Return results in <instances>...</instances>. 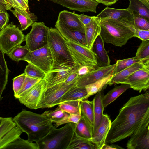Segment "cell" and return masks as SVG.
I'll return each mask as SVG.
<instances>
[{
    "label": "cell",
    "mask_w": 149,
    "mask_h": 149,
    "mask_svg": "<svg viewBox=\"0 0 149 149\" xmlns=\"http://www.w3.org/2000/svg\"><path fill=\"white\" fill-rule=\"evenodd\" d=\"M149 114V92L131 97L111 123L105 144H111L130 136L144 118Z\"/></svg>",
    "instance_id": "6da1fadb"
},
{
    "label": "cell",
    "mask_w": 149,
    "mask_h": 149,
    "mask_svg": "<svg viewBox=\"0 0 149 149\" xmlns=\"http://www.w3.org/2000/svg\"><path fill=\"white\" fill-rule=\"evenodd\" d=\"M16 125L28 136L27 140L36 142L49 132L53 126L50 120L42 114L29 111L25 109L13 118Z\"/></svg>",
    "instance_id": "7a4b0ae2"
},
{
    "label": "cell",
    "mask_w": 149,
    "mask_h": 149,
    "mask_svg": "<svg viewBox=\"0 0 149 149\" xmlns=\"http://www.w3.org/2000/svg\"><path fill=\"white\" fill-rule=\"evenodd\" d=\"M100 35L104 42L118 47L134 37V29L109 17L101 18Z\"/></svg>",
    "instance_id": "3957f363"
},
{
    "label": "cell",
    "mask_w": 149,
    "mask_h": 149,
    "mask_svg": "<svg viewBox=\"0 0 149 149\" xmlns=\"http://www.w3.org/2000/svg\"><path fill=\"white\" fill-rule=\"evenodd\" d=\"M74 123L57 128L53 126L44 137L36 142L38 149H67L74 132Z\"/></svg>",
    "instance_id": "277c9868"
},
{
    "label": "cell",
    "mask_w": 149,
    "mask_h": 149,
    "mask_svg": "<svg viewBox=\"0 0 149 149\" xmlns=\"http://www.w3.org/2000/svg\"><path fill=\"white\" fill-rule=\"evenodd\" d=\"M66 41L56 28H49L47 44L50 50L54 63L67 62L74 65L66 45Z\"/></svg>",
    "instance_id": "5b68a950"
},
{
    "label": "cell",
    "mask_w": 149,
    "mask_h": 149,
    "mask_svg": "<svg viewBox=\"0 0 149 149\" xmlns=\"http://www.w3.org/2000/svg\"><path fill=\"white\" fill-rule=\"evenodd\" d=\"M77 80L70 84L63 82L47 88L37 105V109L51 108L60 104L63 96L71 88L76 86Z\"/></svg>",
    "instance_id": "8992f818"
},
{
    "label": "cell",
    "mask_w": 149,
    "mask_h": 149,
    "mask_svg": "<svg viewBox=\"0 0 149 149\" xmlns=\"http://www.w3.org/2000/svg\"><path fill=\"white\" fill-rule=\"evenodd\" d=\"M25 36L12 22L0 30V48L4 54H8L25 40Z\"/></svg>",
    "instance_id": "52a82bcc"
},
{
    "label": "cell",
    "mask_w": 149,
    "mask_h": 149,
    "mask_svg": "<svg viewBox=\"0 0 149 149\" xmlns=\"http://www.w3.org/2000/svg\"><path fill=\"white\" fill-rule=\"evenodd\" d=\"M66 45L74 67L97 65L96 56L92 49L86 46L69 41H67Z\"/></svg>",
    "instance_id": "ba28073f"
},
{
    "label": "cell",
    "mask_w": 149,
    "mask_h": 149,
    "mask_svg": "<svg viewBox=\"0 0 149 149\" xmlns=\"http://www.w3.org/2000/svg\"><path fill=\"white\" fill-rule=\"evenodd\" d=\"M30 32L25 36V45L29 52L40 48L47 44L49 27L43 22H34Z\"/></svg>",
    "instance_id": "9c48e42d"
},
{
    "label": "cell",
    "mask_w": 149,
    "mask_h": 149,
    "mask_svg": "<svg viewBox=\"0 0 149 149\" xmlns=\"http://www.w3.org/2000/svg\"><path fill=\"white\" fill-rule=\"evenodd\" d=\"M24 61L35 65L46 74L51 70L54 63L52 56L47 44L40 48L29 52Z\"/></svg>",
    "instance_id": "30bf717a"
},
{
    "label": "cell",
    "mask_w": 149,
    "mask_h": 149,
    "mask_svg": "<svg viewBox=\"0 0 149 149\" xmlns=\"http://www.w3.org/2000/svg\"><path fill=\"white\" fill-rule=\"evenodd\" d=\"M126 147L128 149H149V114L131 135Z\"/></svg>",
    "instance_id": "8fae6325"
},
{
    "label": "cell",
    "mask_w": 149,
    "mask_h": 149,
    "mask_svg": "<svg viewBox=\"0 0 149 149\" xmlns=\"http://www.w3.org/2000/svg\"><path fill=\"white\" fill-rule=\"evenodd\" d=\"M74 68V65L67 62L53 63L52 70L46 74L44 79L47 88L64 82Z\"/></svg>",
    "instance_id": "7c38bea8"
},
{
    "label": "cell",
    "mask_w": 149,
    "mask_h": 149,
    "mask_svg": "<svg viewBox=\"0 0 149 149\" xmlns=\"http://www.w3.org/2000/svg\"><path fill=\"white\" fill-rule=\"evenodd\" d=\"M122 84L130 85V88L141 92L149 88V67L136 70L125 78Z\"/></svg>",
    "instance_id": "4fadbf2b"
},
{
    "label": "cell",
    "mask_w": 149,
    "mask_h": 149,
    "mask_svg": "<svg viewBox=\"0 0 149 149\" xmlns=\"http://www.w3.org/2000/svg\"><path fill=\"white\" fill-rule=\"evenodd\" d=\"M47 88L44 79L35 85L25 95L18 99L19 102L27 108L37 109V105L42 96Z\"/></svg>",
    "instance_id": "5bb4252c"
},
{
    "label": "cell",
    "mask_w": 149,
    "mask_h": 149,
    "mask_svg": "<svg viewBox=\"0 0 149 149\" xmlns=\"http://www.w3.org/2000/svg\"><path fill=\"white\" fill-rule=\"evenodd\" d=\"M97 16L101 18L109 17L135 28L134 16L132 12L127 8L119 9L106 7Z\"/></svg>",
    "instance_id": "9a60e30c"
},
{
    "label": "cell",
    "mask_w": 149,
    "mask_h": 149,
    "mask_svg": "<svg viewBox=\"0 0 149 149\" xmlns=\"http://www.w3.org/2000/svg\"><path fill=\"white\" fill-rule=\"evenodd\" d=\"M68 8L81 12L96 13L99 3L94 0H47Z\"/></svg>",
    "instance_id": "2e32d148"
},
{
    "label": "cell",
    "mask_w": 149,
    "mask_h": 149,
    "mask_svg": "<svg viewBox=\"0 0 149 149\" xmlns=\"http://www.w3.org/2000/svg\"><path fill=\"white\" fill-rule=\"evenodd\" d=\"M115 65V63L106 66L98 67L86 74L79 77L76 83V86L85 88L86 85L112 74Z\"/></svg>",
    "instance_id": "e0dca14e"
},
{
    "label": "cell",
    "mask_w": 149,
    "mask_h": 149,
    "mask_svg": "<svg viewBox=\"0 0 149 149\" xmlns=\"http://www.w3.org/2000/svg\"><path fill=\"white\" fill-rule=\"evenodd\" d=\"M111 121L107 114H103L101 121L95 130L90 139L97 146V149H101L105 144L106 140L110 129Z\"/></svg>",
    "instance_id": "ac0fdd59"
},
{
    "label": "cell",
    "mask_w": 149,
    "mask_h": 149,
    "mask_svg": "<svg viewBox=\"0 0 149 149\" xmlns=\"http://www.w3.org/2000/svg\"><path fill=\"white\" fill-rule=\"evenodd\" d=\"M57 20L70 30L85 33V26L80 21L78 14L63 10L59 13Z\"/></svg>",
    "instance_id": "d6986e66"
},
{
    "label": "cell",
    "mask_w": 149,
    "mask_h": 149,
    "mask_svg": "<svg viewBox=\"0 0 149 149\" xmlns=\"http://www.w3.org/2000/svg\"><path fill=\"white\" fill-rule=\"evenodd\" d=\"M55 26V28L66 41L86 46L84 33L70 30L57 20Z\"/></svg>",
    "instance_id": "ffe728a7"
},
{
    "label": "cell",
    "mask_w": 149,
    "mask_h": 149,
    "mask_svg": "<svg viewBox=\"0 0 149 149\" xmlns=\"http://www.w3.org/2000/svg\"><path fill=\"white\" fill-rule=\"evenodd\" d=\"M149 67V59L136 63L115 74L112 75L108 85L122 84L124 79L137 70Z\"/></svg>",
    "instance_id": "44dd1931"
},
{
    "label": "cell",
    "mask_w": 149,
    "mask_h": 149,
    "mask_svg": "<svg viewBox=\"0 0 149 149\" xmlns=\"http://www.w3.org/2000/svg\"><path fill=\"white\" fill-rule=\"evenodd\" d=\"M101 18L97 16L90 23L85 26V36L86 47L92 49L93 45L101 32L100 22Z\"/></svg>",
    "instance_id": "7402d4cb"
},
{
    "label": "cell",
    "mask_w": 149,
    "mask_h": 149,
    "mask_svg": "<svg viewBox=\"0 0 149 149\" xmlns=\"http://www.w3.org/2000/svg\"><path fill=\"white\" fill-rule=\"evenodd\" d=\"M104 43L100 35L95 39L92 49L96 56L97 65L99 67L110 65V60L104 48Z\"/></svg>",
    "instance_id": "603a6c76"
},
{
    "label": "cell",
    "mask_w": 149,
    "mask_h": 149,
    "mask_svg": "<svg viewBox=\"0 0 149 149\" xmlns=\"http://www.w3.org/2000/svg\"><path fill=\"white\" fill-rule=\"evenodd\" d=\"M13 8L14 10L11 9L10 10L18 19L22 31L26 30L37 20L36 16L29 11L16 8Z\"/></svg>",
    "instance_id": "cb8c5ba5"
},
{
    "label": "cell",
    "mask_w": 149,
    "mask_h": 149,
    "mask_svg": "<svg viewBox=\"0 0 149 149\" xmlns=\"http://www.w3.org/2000/svg\"><path fill=\"white\" fill-rule=\"evenodd\" d=\"M103 96V91L102 90L96 94L92 100L93 105L94 118L93 134L100 123L103 117L104 109L102 103Z\"/></svg>",
    "instance_id": "d4e9b609"
},
{
    "label": "cell",
    "mask_w": 149,
    "mask_h": 149,
    "mask_svg": "<svg viewBox=\"0 0 149 149\" xmlns=\"http://www.w3.org/2000/svg\"><path fill=\"white\" fill-rule=\"evenodd\" d=\"M93 126L83 115L77 123H74V132L77 135L90 139L93 134Z\"/></svg>",
    "instance_id": "484cf974"
},
{
    "label": "cell",
    "mask_w": 149,
    "mask_h": 149,
    "mask_svg": "<svg viewBox=\"0 0 149 149\" xmlns=\"http://www.w3.org/2000/svg\"><path fill=\"white\" fill-rule=\"evenodd\" d=\"M121 84L120 85L116 86L109 91L105 95H104L102 99V103L104 109L115 101L127 90L130 88L129 84Z\"/></svg>",
    "instance_id": "4316f807"
},
{
    "label": "cell",
    "mask_w": 149,
    "mask_h": 149,
    "mask_svg": "<svg viewBox=\"0 0 149 149\" xmlns=\"http://www.w3.org/2000/svg\"><path fill=\"white\" fill-rule=\"evenodd\" d=\"M87 99V93L85 88L79 87L75 86L63 95L61 99L60 104L69 101L82 100Z\"/></svg>",
    "instance_id": "83f0119b"
},
{
    "label": "cell",
    "mask_w": 149,
    "mask_h": 149,
    "mask_svg": "<svg viewBox=\"0 0 149 149\" xmlns=\"http://www.w3.org/2000/svg\"><path fill=\"white\" fill-rule=\"evenodd\" d=\"M127 8L134 16L142 17L149 21V8L139 0H129Z\"/></svg>",
    "instance_id": "f1b7e54d"
},
{
    "label": "cell",
    "mask_w": 149,
    "mask_h": 149,
    "mask_svg": "<svg viewBox=\"0 0 149 149\" xmlns=\"http://www.w3.org/2000/svg\"><path fill=\"white\" fill-rule=\"evenodd\" d=\"M97 149L96 145L89 139L80 137L74 132L67 149Z\"/></svg>",
    "instance_id": "f546056e"
},
{
    "label": "cell",
    "mask_w": 149,
    "mask_h": 149,
    "mask_svg": "<svg viewBox=\"0 0 149 149\" xmlns=\"http://www.w3.org/2000/svg\"><path fill=\"white\" fill-rule=\"evenodd\" d=\"M4 54L0 48V102L3 98L2 95L7 84L9 70L5 60Z\"/></svg>",
    "instance_id": "4dcf8cb0"
},
{
    "label": "cell",
    "mask_w": 149,
    "mask_h": 149,
    "mask_svg": "<svg viewBox=\"0 0 149 149\" xmlns=\"http://www.w3.org/2000/svg\"><path fill=\"white\" fill-rule=\"evenodd\" d=\"M111 76L112 74H109L93 83L86 85L85 88L87 92L88 98L105 89L108 85Z\"/></svg>",
    "instance_id": "1f68e13d"
},
{
    "label": "cell",
    "mask_w": 149,
    "mask_h": 149,
    "mask_svg": "<svg viewBox=\"0 0 149 149\" xmlns=\"http://www.w3.org/2000/svg\"><path fill=\"white\" fill-rule=\"evenodd\" d=\"M81 101L73 100L65 102L58 105L57 108L60 109L69 114L82 115Z\"/></svg>",
    "instance_id": "d6a6232c"
},
{
    "label": "cell",
    "mask_w": 149,
    "mask_h": 149,
    "mask_svg": "<svg viewBox=\"0 0 149 149\" xmlns=\"http://www.w3.org/2000/svg\"><path fill=\"white\" fill-rule=\"evenodd\" d=\"M4 149H38L37 143L31 142L19 137L7 146Z\"/></svg>",
    "instance_id": "836d02e7"
},
{
    "label": "cell",
    "mask_w": 149,
    "mask_h": 149,
    "mask_svg": "<svg viewBox=\"0 0 149 149\" xmlns=\"http://www.w3.org/2000/svg\"><path fill=\"white\" fill-rule=\"evenodd\" d=\"M23 132L16 125L0 140V149H4L8 144L20 137Z\"/></svg>",
    "instance_id": "e575fe53"
},
{
    "label": "cell",
    "mask_w": 149,
    "mask_h": 149,
    "mask_svg": "<svg viewBox=\"0 0 149 149\" xmlns=\"http://www.w3.org/2000/svg\"><path fill=\"white\" fill-rule=\"evenodd\" d=\"M81 107L82 115L84 116L93 126L94 118L93 105L92 101L81 100Z\"/></svg>",
    "instance_id": "d590c367"
},
{
    "label": "cell",
    "mask_w": 149,
    "mask_h": 149,
    "mask_svg": "<svg viewBox=\"0 0 149 149\" xmlns=\"http://www.w3.org/2000/svg\"><path fill=\"white\" fill-rule=\"evenodd\" d=\"M29 52L26 45H19L13 48L7 55L12 60L18 62L21 60L24 61Z\"/></svg>",
    "instance_id": "8d00e7d4"
},
{
    "label": "cell",
    "mask_w": 149,
    "mask_h": 149,
    "mask_svg": "<svg viewBox=\"0 0 149 149\" xmlns=\"http://www.w3.org/2000/svg\"><path fill=\"white\" fill-rule=\"evenodd\" d=\"M146 61L137 59L134 57L129 58L118 60L115 63V66L113 70L112 75L121 71L134 63Z\"/></svg>",
    "instance_id": "74e56055"
},
{
    "label": "cell",
    "mask_w": 149,
    "mask_h": 149,
    "mask_svg": "<svg viewBox=\"0 0 149 149\" xmlns=\"http://www.w3.org/2000/svg\"><path fill=\"white\" fill-rule=\"evenodd\" d=\"M42 114L49 118L52 122H59L68 117V113L59 109L54 110H47Z\"/></svg>",
    "instance_id": "f35d334b"
},
{
    "label": "cell",
    "mask_w": 149,
    "mask_h": 149,
    "mask_svg": "<svg viewBox=\"0 0 149 149\" xmlns=\"http://www.w3.org/2000/svg\"><path fill=\"white\" fill-rule=\"evenodd\" d=\"M24 70L26 76L36 79H44L46 74L41 70L30 63H28Z\"/></svg>",
    "instance_id": "ab89813d"
},
{
    "label": "cell",
    "mask_w": 149,
    "mask_h": 149,
    "mask_svg": "<svg viewBox=\"0 0 149 149\" xmlns=\"http://www.w3.org/2000/svg\"><path fill=\"white\" fill-rule=\"evenodd\" d=\"M41 80L33 78L26 75L22 87L15 98L18 99L25 95Z\"/></svg>",
    "instance_id": "60d3db41"
},
{
    "label": "cell",
    "mask_w": 149,
    "mask_h": 149,
    "mask_svg": "<svg viewBox=\"0 0 149 149\" xmlns=\"http://www.w3.org/2000/svg\"><path fill=\"white\" fill-rule=\"evenodd\" d=\"M149 40H142L134 57L136 59L144 61L149 59Z\"/></svg>",
    "instance_id": "b9f144b4"
},
{
    "label": "cell",
    "mask_w": 149,
    "mask_h": 149,
    "mask_svg": "<svg viewBox=\"0 0 149 149\" xmlns=\"http://www.w3.org/2000/svg\"><path fill=\"white\" fill-rule=\"evenodd\" d=\"M16 125L12 118H3L0 125V140Z\"/></svg>",
    "instance_id": "7bdbcfd3"
},
{
    "label": "cell",
    "mask_w": 149,
    "mask_h": 149,
    "mask_svg": "<svg viewBox=\"0 0 149 149\" xmlns=\"http://www.w3.org/2000/svg\"><path fill=\"white\" fill-rule=\"evenodd\" d=\"M26 77V75L24 72L13 79V88L15 98L22 88Z\"/></svg>",
    "instance_id": "ee69618b"
},
{
    "label": "cell",
    "mask_w": 149,
    "mask_h": 149,
    "mask_svg": "<svg viewBox=\"0 0 149 149\" xmlns=\"http://www.w3.org/2000/svg\"><path fill=\"white\" fill-rule=\"evenodd\" d=\"M135 28L149 30V21L138 16H134Z\"/></svg>",
    "instance_id": "f6af8a7d"
},
{
    "label": "cell",
    "mask_w": 149,
    "mask_h": 149,
    "mask_svg": "<svg viewBox=\"0 0 149 149\" xmlns=\"http://www.w3.org/2000/svg\"><path fill=\"white\" fill-rule=\"evenodd\" d=\"M82 115L75 114H69L68 116L62 120L56 123L54 126L57 128L61 125L69 123H77L81 118Z\"/></svg>",
    "instance_id": "bcb514c9"
},
{
    "label": "cell",
    "mask_w": 149,
    "mask_h": 149,
    "mask_svg": "<svg viewBox=\"0 0 149 149\" xmlns=\"http://www.w3.org/2000/svg\"><path fill=\"white\" fill-rule=\"evenodd\" d=\"M12 8H16L29 11L28 0H8Z\"/></svg>",
    "instance_id": "7dc6e473"
},
{
    "label": "cell",
    "mask_w": 149,
    "mask_h": 149,
    "mask_svg": "<svg viewBox=\"0 0 149 149\" xmlns=\"http://www.w3.org/2000/svg\"><path fill=\"white\" fill-rule=\"evenodd\" d=\"M98 66L94 65H83L79 67L77 70V73L79 77L86 74L95 70Z\"/></svg>",
    "instance_id": "c3c4849f"
},
{
    "label": "cell",
    "mask_w": 149,
    "mask_h": 149,
    "mask_svg": "<svg viewBox=\"0 0 149 149\" xmlns=\"http://www.w3.org/2000/svg\"><path fill=\"white\" fill-rule=\"evenodd\" d=\"M134 36L139 38L142 40H149V30L135 28Z\"/></svg>",
    "instance_id": "681fc988"
},
{
    "label": "cell",
    "mask_w": 149,
    "mask_h": 149,
    "mask_svg": "<svg viewBox=\"0 0 149 149\" xmlns=\"http://www.w3.org/2000/svg\"><path fill=\"white\" fill-rule=\"evenodd\" d=\"M9 20V15L6 11L0 12V30L8 24Z\"/></svg>",
    "instance_id": "f907efd6"
},
{
    "label": "cell",
    "mask_w": 149,
    "mask_h": 149,
    "mask_svg": "<svg viewBox=\"0 0 149 149\" xmlns=\"http://www.w3.org/2000/svg\"><path fill=\"white\" fill-rule=\"evenodd\" d=\"M78 67H74L72 72L69 75L64 82L67 84H70L77 81L79 77L77 73Z\"/></svg>",
    "instance_id": "816d5d0a"
},
{
    "label": "cell",
    "mask_w": 149,
    "mask_h": 149,
    "mask_svg": "<svg viewBox=\"0 0 149 149\" xmlns=\"http://www.w3.org/2000/svg\"><path fill=\"white\" fill-rule=\"evenodd\" d=\"M79 19L84 26L89 24L95 16H89L84 14L79 15Z\"/></svg>",
    "instance_id": "f5cc1de1"
},
{
    "label": "cell",
    "mask_w": 149,
    "mask_h": 149,
    "mask_svg": "<svg viewBox=\"0 0 149 149\" xmlns=\"http://www.w3.org/2000/svg\"><path fill=\"white\" fill-rule=\"evenodd\" d=\"M99 3L107 6H110L116 3L118 0H94Z\"/></svg>",
    "instance_id": "db71d44e"
},
{
    "label": "cell",
    "mask_w": 149,
    "mask_h": 149,
    "mask_svg": "<svg viewBox=\"0 0 149 149\" xmlns=\"http://www.w3.org/2000/svg\"><path fill=\"white\" fill-rule=\"evenodd\" d=\"M123 148L116 145L113 144H105L102 147L101 149H121Z\"/></svg>",
    "instance_id": "11a10c76"
},
{
    "label": "cell",
    "mask_w": 149,
    "mask_h": 149,
    "mask_svg": "<svg viewBox=\"0 0 149 149\" xmlns=\"http://www.w3.org/2000/svg\"><path fill=\"white\" fill-rule=\"evenodd\" d=\"M149 8V0H139Z\"/></svg>",
    "instance_id": "9f6ffc18"
},
{
    "label": "cell",
    "mask_w": 149,
    "mask_h": 149,
    "mask_svg": "<svg viewBox=\"0 0 149 149\" xmlns=\"http://www.w3.org/2000/svg\"><path fill=\"white\" fill-rule=\"evenodd\" d=\"M3 117H0V125L1 124V122L2 121V120H3Z\"/></svg>",
    "instance_id": "6f0895ef"
},
{
    "label": "cell",
    "mask_w": 149,
    "mask_h": 149,
    "mask_svg": "<svg viewBox=\"0 0 149 149\" xmlns=\"http://www.w3.org/2000/svg\"><path fill=\"white\" fill-rule=\"evenodd\" d=\"M5 0V1H8V0Z\"/></svg>",
    "instance_id": "680465c9"
},
{
    "label": "cell",
    "mask_w": 149,
    "mask_h": 149,
    "mask_svg": "<svg viewBox=\"0 0 149 149\" xmlns=\"http://www.w3.org/2000/svg\"></svg>",
    "instance_id": "91938a15"
}]
</instances>
